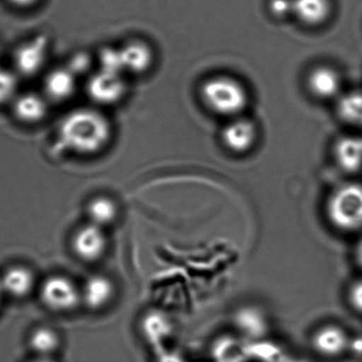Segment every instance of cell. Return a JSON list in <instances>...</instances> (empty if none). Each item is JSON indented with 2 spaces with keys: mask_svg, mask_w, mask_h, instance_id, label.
<instances>
[{
  "mask_svg": "<svg viewBox=\"0 0 362 362\" xmlns=\"http://www.w3.org/2000/svg\"><path fill=\"white\" fill-rule=\"evenodd\" d=\"M110 120L99 111L78 108L62 118L57 131L63 150L83 157L99 154L112 140Z\"/></svg>",
  "mask_w": 362,
  "mask_h": 362,
  "instance_id": "obj_1",
  "label": "cell"
},
{
  "mask_svg": "<svg viewBox=\"0 0 362 362\" xmlns=\"http://www.w3.org/2000/svg\"><path fill=\"white\" fill-rule=\"evenodd\" d=\"M325 216L340 233L362 232V183H344L329 193L325 202Z\"/></svg>",
  "mask_w": 362,
  "mask_h": 362,
  "instance_id": "obj_2",
  "label": "cell"
},
{
  "mask_svg": "<svg viewBox=\"0 0 362 362\" xmlns=\"http://www.w3.org/2000/svg\"><path fill=\"white\" fill-rule=\"evenodd\" d=\"M200 95L206 108L221 116H238L248 103V94L244 85L228 76L213 77L206 80Z\"/></svg>",
  "mask_w": 362,
  "mask_h": 362,
  "instance_id": "obj_3",
  "label": "cell"
},
{
  "mask_svg": "<svg viewBox=\"0 0 362 362\" xmlns=\"http://www.w3.org/2000/svg\"><path fill=\"white\" fill-rule=\"evenodd\" d=\"M50 55V40L46 34H38L21 43L13 55V67L19 77L33 78L46 67Z\"/></svg>",
  "mask_w": 362,
  "mask_h": 362,
  "instance_id": "obj_4",
  "label": "cell"
},
{
  "mask_svg": "<svg viewBox=\"0 0 362 362\" xmlns=\"http://www.w3.org/2000/svg\"><path fill=\"white\" fill-rule=\"evenodd\" d=\"M40 299L47 307L55 312H70L82 304L81 288L63 276H50L42 283Z\"/></svg>",
  "mask_w": 362,
  "mask_h": 362,
  "instance_id": "obj_5",
  "label": "cell"
},
{
  "mask_svg": "<svg viewBox=\"0 0 362 362\" xmlns=\"http://www.w3.org/2000/svg\"><path fill=\"white\" fill-rule=\"evenodd\" d=\"M306 89L319 101H336L344 93V78L334 66L319 64L308 72Z\"/></svg>",
  "mask_w": 362,
  "mask_h": 362,
  "instance_id": "obj_6",
  "label": "cell"
},
{
  "mask_svg": "<svg viewBox=\"0 0 362 362\" xmlns=\"http://www.w3.org/2000/svg\"><path fill=\"white\" fill-rule=\"evenodd\" d=\"M74 254L86 263H95L107 252L108 238L105 229L88 222L76 230L72 238Z\"/></svg>",
  "mask_w": 362,
  "mask_h": 362,
  "instance_id": "obj_7",
  "label": "cell"
},
{
  "mask_svg": "<svg viewBox=\"0 0 362 362\" xmlns=\"http://www.w3.org/2000/svg\"><path fill=\"white\" fill-rule=\"evenodd\" d=\"M90 99L99 104H114L120 101L127 91V84L121 74L99 72L89 78L86 85Z\"/></svg>",
  "mask_w": 362,
  "mask_h": 362,
  "instance_id": "obj_8",
  "label": "cell"
},
{
  "mask_svg": "<svg viewBox=\"0 0 362 362\" xmlns=\"http://www.w3.org/2000/svg\"><path fill=\"white\" fill-rule=\"evenodd\" d=\"M50 101L38 91L19 93L11 104L13 116L23 125H38L48 117Z\"/></svg>",
  "mask_w": 362,
  "mask_h": 362,
  "instance_id": "obj_9",
  "label": "cell"
},
{
  "mask_svg": "<svg viewBox=\"0 0 362 362\" xmlns=\"http://www.w3.org/2000/svg\"><path fill=\"white\" fill-rule=\"evenodd\" d=\"M257 140V125L244 117L232 119L221 133L223 146L234 154H246L252 150Z\"/></svg>",
  "mask_w": 362,
  "mask_h": 362,
  "instance_id": "obj_10",
  "label": "cell"
},
{
  "mask_svg": "<svg viewBox=\"0 0 362 362\" xmlns=\"http://www.w3.org/2000/svg\"><path fill=\"white\" fill-rule=\"evenodd\" d=\"M117 295V287L110 276L95 274L87 278L81 288L82 304L93 312L106 310Z\"/></svg>",
  "mask_w": 362,
  "mask_h": 362,
  "instance_id": "obj_11",
  "label": "cell"
},
{
  "mask_svg": "<svg viewBox=\"0 0 362 362\" xmlns=\"http://www.w3.org/2000/svg\"><path fill=\"white\" fill-rule=\"evenodd\" d=\"M76 77L67 66L51 69L45 76L42 93L50 103L67 101L76 93Z\"/></svg>",
  "mask_w": 362,
  "mask_h": 362,
  "instance_id": "obj_12",
  "label": "cell"
},
{
  "mask_svg": "<svg viewBox=\"0 0 362 362\" xmlns=\"http://www.w3.org/2000/svg\"><path fill=\"white\" fill-rule=\"evenodd\" d=\"M312 344L315 351L321 355L338 356L350 346V336L344 327L329 323L315 331L312 337Z\"/></svg>",
  "mask_w": 362,
  "mask_h": 362,
  "instance_id": "obj_13",
  "label": "cell"
},
{
  "mask_svg": "<svg viewBox=\"0 0 362 362\" xmlns=\"http://www.w3.org/2000/svg\"><path fill=\"white\" fill-rule=\"evenodd\" d=\"M333 14V0H293V15L306 27H322Z\"/></svg>",
  "mask_w": 362,
  "mask_h": 362,
  "instance_id": "obj_14",
  "label": "cell"
},
{
  "mask_svg": "<svg viewBox=\"0 0 362 362\" xmlns=\"http://www.w3.org/2000/svg\"><path fill=\"white\" fill-rule=\"evenodd\" d=\"M141 334L146 341L158 352L165 349V344L173 334V324L165 312L153 310L142 319Z\"/></svg>",
  "mask_w": 362,
  "mask_h": 362,
  "instance_id": "obj_15",
  "label": "cell"
},
{
  "mask_svg": "<svg viewBox=\"0 0 362 362\" xmlns=\"http://www.w3.org/2000/svg\"><path fill=\"white\" fill-rule=\"evenodd\" d=\"M35 284L33 272L23 266L8 268L0 278V286L6 295L23 298L29 295Z\"/></svg>",
  "mask_w": 362,
  "mask_h": 362,
  "instance_id": "obj_16",
  "label": "cell"
},
{
  "mask_svg": "<svg viewBox=\"0 0 362 362\" xmlns=\"http://www.w3.org/2000/svg\"><path fill=\"white\" fill-rule=\"evenodd\" d=\"M334 157L346 171H357L362 168V137L346 135L334 145Z\"/></svg>",
  "mask_w": 362,
  "mask_h": 362,
  "instance_id": "obj_17",
  "label": "cell"
},
{
  "mask_svg": "<svg viewBox=\"0 0 362 362\" xmlns=\"http://www.w3.org/2000/svg\"><path fill=\"white\" fill-rule=\"evenodd\" d=\"M335 112L344 125L362 130V89L344 91L335 101Z\"/></svg>",
  "mask_w": 362,
  "mask_h": 362,
  "instance_id": "obj_18",
  "label": "cell"
},
{
  "mask_svg": "<svg viewBox=\"0 0 362 362\" xmlns=\"http://www.w3.org/2000/svg\"><path fill=\"white\" fill-rule=\"evenodd\" d=\"M88 222L106 229L115 225L120 216V208L112 198L100 195L93 198L87 204Z\"/></svg>",
  "mask_w": 362,
  "mask_h": 362,
  "instance_id": "obj_19",
  "label": "cell"
},
{
  "mask_svg": "<svg viewBox=\"0 0 362 362\" xmlns=\"http://www.w3.org/2000/svg\"><path fill=\"white\" fill-rule=\"evenodd\" d=\"M124 72L141 74L150 68L153 62V51L148 44L134 40L120 48Z\"/></svg>",
  "mask_w": 362,
  "mask_h": 362,
  "instance_id": "obj_20",
  "label": "cell"
},
{
  "mask_svg": "<svg viewBox=\"0 0 362 362\" xmlns=\"http://www.w3.org/2000/svg\"><path fill=\"white\" fill-rule=\"evenodd\" d=\"M29 344L37 357H52L59 350L61 339L53 329L38 327L30 336Z\"/></svg>",
  "mask_w": 362,
  "mask_h": 362,
  "instance_id": "obj_21",
  "label": "cell"
},
{
  "mask_svg": "<svg viewBox=\"0 0 362 362\" xmlns=\"http://www.w3.org/2000/svg\"><path fill=\"white\" fill-rule=\"evenodd\" d=\"M19 93L18 74L0 66V106H11Z\"/></svg>",
  "mask_w": 362,
  "mask_h": 362,
  "instance_id": "obj_22",
  "label": "cell"
},
{
  "mask_svg": "<svg viewBox=\"0 0 362 362\" xmlns=\"http://www.w3.org/2000/svg\"><path fill=\"white\" fill-rule=\"evenodd\" d=\"M99 66L100 70L123 76L125 72L120 48L103 49L99 55Z\"/></svg>",
  "mask_w": 362,
  "mask_h": 362,
  "instance_id": "obj_23",
  "label": "cell"
},
{
  "mask_svg": "<svg viewBox=\"0 0 362 362\" xmlns=\"http://www.w3.org/2000/svg\"><path fill=\"white\" fill-rule=\"evenodd\" d=\"M348 301L351 307L362 315V278L354 281L348 290Z\"/></svg>",
  "mask_w": 362,
  "mask_h": 362,
  "instance_id": "obj_24",
  "label": "cell"
},
{
  "mask_svg": "<svg viewBox=\"0 0 362 362\" xmlns=\"http://www.w3.org/2000/svg\"><path fill=\"white\" fill-rule=\"evenodd\" d=\"M269 9L276 17L289 16L293 15V0H270Z\"/></svg>",
  "mask_w": 362,
  "mask_h": 362,
  "instance_id": "obj_25",
  "label": "cell"
},
{
  "mask_svg": "<svg viewBox=\"0 0 362 362\" xmlns=\"http://www.w3.org/2000/svg\"><path fill=\"white\" fill-rule=\"evenodd\" d=\"M89 66H90L89 57L84 53H78V55L72 57L67 67L70 68L78 76V74H83L85 70L88 69Z\"/></svg>",
  "mask_w": 362,
  "mask_h": 362,
  "instance_id": "obj_26",
  "label": "cell"
},
{
  "mask_svg": "<svg viewBox=\"0 0 362 362\" xmlns=\"http://www.w3.org/2000/svg\"><path fill=\"white\" fill-rule=\"evenodd\" d=\"M154 362H189L185 356L167 348L156 352Z\"/></svg>",
  "mask_w": 362,
  "mask_h": 362,
  "instance_id": "obj_27",
  "label": "cell"
},
{
  "mask_svg": "<svg viewBox=\"0 0 362 362\" xmlns=\"http://www.w3.org/2000/svg\"><path fill=\"white\" fill-rule=\"evenodd\" d=\"M13 8L19 10H29L40 4V0H6Z\"/></svg>",
  "mask_w": 362,
  "mask_h": 362,
  "instance_id": "obj_28",
  "label": "cell"
},
{
  "mask_svg": "<svg viewBox=\"0 0 362 362\" xmlns=\"http://www.w3.org/2000/svg\"><path fill=\"white\" fill-rule=\"evenodd\" d=\"M355 261L362 270V237L358 240L355 248Z\"/></svg>",
  "mask_w": 362,
  "mask_h": 362,
  "instance_id": "obj_29",
  "label": "cell"
},
{
  "mask_svg": "<svg viewBox=\"0 0 362 362\" xmlns=\"http://www.w3.org/2000/svg\"><path fill=\"white\" fill-rule=\"evenodd\" d=\"M31 362H57L53 361L52 357H36V359Z\"/></svg>",
  "mask_w": 362,
  "mask_h": 362,
  "instance_id": "obj_30",
  "label": "cell"
},
{
  "mask_svg": "<svg viewBox=\"0 0 362 362\" xmlns=\"http://www.w3.org/2000/svg\"><path fill=\"white\" fill-rule=\"evenodd\" d=\"M2 295H4V291H2L1 286H0V301H1Z\"/></svg>",
  "mask_w": 362,
  "mask_h": 362,
  "instance_id": "obj_31",
  "label": "cell"
},
{
  "mask_svg": "<svg viewBox=\"0 0 362 362\" xmlns=\"http://www.w3.org/2000/svg\"><path fill=\"white\" fill-rule=\"evenodd\" d=\"M1 52H2V49H1V46H0V57H1Z\"/></svg>",
  "mask_w": 362,
  "mask_h": 362,
  "instance_id": "obj_32",
  "label": "cell"
}]
</instances>
